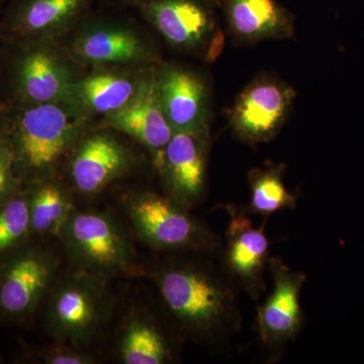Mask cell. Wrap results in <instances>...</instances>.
<instances>
[{
    "instance_id": "obj_1",
    "label": "cell",
    "mask_w": 364,
    "mask_h": 364,
    "mask_svg": "<svg viewBox=\"0 0 364 364\" xmlns=\"http://www.w3.org/2000/svg\"><path fill=\"white\" fill-rule=\"evenodd\" d=\"M152 272L163 308L184 336L210 343L235 327L234 294L210 265L173 259Z\"/></svg>"
},
{
    "instance_id": "obj_2",
    "label": "cell",
    "mask_w": 364,
    "mask_h": 364,
    "mask_svg": "<svg viewBox=\"0 0 364 364\" xmlns=\"http://www.w3.org/2000/svg\"><path fill=\"white\" fill-rule=\"evenodd\" d=\"M6 139L21 183L48 178L60 158L77 140L82 117L58 104L9 105Z\"/></svg>"
},
{
    "instance_id": "obj_3",
    "label": "cell",
    "mask_w": 364,
    "mask_h": 364,
    "mask_svg": "<svg viewBox=\"0 0 364 364\" xmlns=\"http://www.w3.org/2000/svg\"><path fill=\"white\" fill-rule=\"evenodd\" d=\"M46 330L56 343L90 350L114 317L109 279L73 269L57 279L45 299Z\"/></svg>"
},
{
    "instance_id": "obj_4",
    "label": "cell",
    "mask_w": 364,
    "mask_h": 364,
    "mask_svg": "<svg viewBox=\"0 0 364 364\" xmlns=\"http://www.w3.org/2000/svg\"><path fill=\"white\" fill-rule=\"evenodd\" d=\"M58 239L73 269L109 280L143 272L130 235L109 213L75 208Z\"/></svg>"
},
{
    "instance_id": "obj_5",
    "label": "cell",
    "mask_w": 364,
    "mask_h": 364,
    "mask_svg": "<svg viewBox=\"0 0 364 364\" xmlns=\"http://www.w3.org/2000/svg\"><path fill=\"white\" fill-rule=\"evenodd\" d=\"M30 239L0 257V316L14 322L32 317L51 291L61 264L56 248Z\"/></svg>"
},
{
    "instance_id": "obj_6",
    "label": "cell",
    "mask_w": 364,
    "mask_h": 364,
    "mask_svg": "<svg viewBox=\"0 0 364 364\" xmlns=\"http://www.w3.org/2000/svg\"><path fill=\"white\" fill-rule=\"evenodd\" d=\"M127 215L146 245L170 252H198L210 247V235L170 196L143 191L128 198Z\"/></svg>"
},
{
    "instance_id": "obj_7",
    "label": "cell",
    "mask_w": 364,
    "mask_h": 364,
    "mask_svg": "<svg viewBox=\"0 0 364 364\" xmlns=\"http://www.w3.org/2000/svg\"><path fill=\"white\" fill-rule=\"evenodd\" d=\"M11 45L7 60L9 105L62 102L72 80L70 72L45 40L31 37H4Z\"/></svg>"
},
{
    "instance_id": "obj_8",
    "label": "cell",
    "mask_w": 364,
    "mask_h": 364,
    "mask_svg": "<svg viewBox=\"0 0 364 364\" xmlns=\"http://www.w3.org/2000/svg\"><path fill=\"white\" fill-rule=\"evenodd\" d=\"M296 91L277 79L262 76L242 90L228 112L230 124L241 140L268 142L286 123Z\"/></svg>"
},
{
    "instance_id": "obj_9",
    "label": "cell",
    "mask_w": 364,
    "mask_h": 364,
    "mask_svg": "<svg viewBox=\"0 0 364 364\" xmlns=\"http://www.w3.org/2000/svg\"><path fill=\"white\" fill-rule=\"evenodd\" d=\"M107 116L109 127L133 136L152 151L157 166L173 135L163 109L158 73L141 77L129 102Z\"/></svg>"
},
{
    "instance_id": "obj_10",
    "label": "cell",
    "mask_w": 364,
    "mask_h": 364,
    "mask_svg": "<svg viewBox=\"0 0 364 364\" xmlns=\"http://www.w3.org/2000/svg\"><path fill=\"white\" fill-rule=\"evenodd\" d=\"M208 140V132H174L157 164L170 198L186 208L193 207L205 191Z\"/></svg>"
},
{
    "instance_id": "obj_11",
    "label": "cell",
    "mask_w": 364,
    "mask_h": 364,
    "mask_svg": "<svg viewBox=\"0 0 364 364\" xmlns=\"http://www.w3.org/2000/svg\"><path fill=\"white\" fill-rule=\"evenodd\" d=\"M273 289L258 310L261 339L269 346L284 344L298 334L301 326V291L306 282L303 273L289 269L282 261H269Z\"/></svg>"
},
{
    "instance_id": "obj_12",
    "label": "cell",
    "mask_w": 364,
    "mask_h": 364,
    "mask_svg": "<svg viewBox=\"0 0 364 364\" xmlns=\"http://www.w3.org/2000/svg\"><path fill=\"white\" fill-rule=\"evenodd\" d=\"M130 150L107 133L83 139L72 157L70 174L73 186L83 195H95L130 168Z\"/></svg>"
},
{
    "instance_id": "obj_13",
    "label": "cell",
    "mask_w": 364,
    "mask_h": 364,
    "mask_svg": "<svg viewBox=\"0 0 364 364\" xmlns=\"http://www.w3.org/2000/svg\"><path fill=\"white\" fill-rule=\"evenodd\" d=\"M165 117L172 131L208 132V90L193 72L166 66L158 73Z\"/></svg>"
},
{
    "instance_id": "obj_14",
    "label": "cell",
    "mask_w": 364,
    "mask_h": 364,
    "mask_svg": "<svg viewBox=\"0 0 364 364\" xmlns=\"http://www.w3.org/2000/svg\"><path fill=\"white\" fill-rule=\"evenodd\" d=\"M230 215L226 233L228 269L250 293H260L269 249L264 226L254 227L245 215L235 210H230Z\"/></svg>"
},
{
    "instance_id": "obj_15",
    "label": "cell",
    "mask_w": 364,
    "mask_h": 364,
    "mask_svg": "<svg viewBox=\"0 0 364 364\" xmlns=\"http://www.w3.org/2000/svg\"><path fill=\"white\" fill-rule=\"evenodd\" d=\"M147 11L165 40L181 49L202 47L214 31L210 14L195 0H153Z\"/></svg>"
},
{
    "instance_id": "obj_16",
    "label": "cell",
    "mask_w": 364,
    "mask_h": 364,
    "mask_svg": "<svg viewBox=\"0 0 364 364\" xmlns=\"http://www.w3.org/2000/svg\"><path fill=\"white\" fill-rule=\"evenodd\" d=\"M116 354L124 364H164L173 359L174 349L161 325L150 314L136 310L119 325Z\"/></svg>"
},
{
    "instance_id": "obj_17",
    "label": "cell",
    "mask_w": 364,
    "mask_h": 364,
    "mask_svg": "<svg viewBox=\"0 0 364 364\" xmlns=\"http://www.w3.org/2000/svg\"><path fill=\"white\" fill-rule=\"evenodd\" d=\"M139 81L116 72L93 74L69 86L65 102L75 116L105 114L117 111L129 102L138 87Z\"/></svg>"
},
{
    "instance_id": "obj_18",
    "label": "cell",
    "mask_w": 364,
    "mask_h": 364,
    "mask_svg": "<svg viewBox=\"0 0 364 364\" xmlns=\"http://www.w3.org/2000/svg\"><path fill=\"white\" fill-rule=\"evenodd\" d=\"M74 51L91 64L141 63L151 59L147 44L123 26H95L76 40Z\"/></svg>"
},
{
    "instance_id": "obj_19",
    "label": "cell",
    "mask_w": 364,
    "mask_h": 364,
    "mask_svg": "<svg viewBox=\"0 0 364 364\" xmlns=\"http://www.w3.org/2000/svg\"><path fill=\"white\" fill-rule=\"evenodd\" d=\"M228 18L232 32L244 42L294 36L291 18L275 0H229Z\"/></svg>"
},
{
    "instance_id": "obj_20",
    "label": "cell",
    "mask_w": 364,
    "mask_h": 364,
    "mask_svg": "<svg viewBox=\"0 0 364 364\" xmlns=\"http://www.w3.org/2000/svg\"><path fill=\"white\" fill-rule=\"evenodd\" d=\"M86 0H25L11 13L4 37L47 40L55 31L75 18Z\"/></svg>"
},
{
    "instance_id": "obj_21",
    "label": "cell",
    "mask_w": 364,
    "mask_h": 364,
    "mask_svg": "<svg viewBox=\"0 0 364 364\" xmlns=\"http://www.w3.org/2000/svg\"><path fill=\"white\" fill-rule=\"evenodd\" d=\"M32 236L56 237L75 210L71 196L48 178L30 182L26 189Z\"/></svg>"
},
{
    "instance_id": "obj_22",
    "label": "cell",
    "mask_w": 364,
    "mask_h": 364,
    "mask_svg": "<svg viewBox=\"0 0 364 364\" xmlns=\"http://www.w3.org/2000/svg\"><path fill=\"white\" fill-rule=\"evenodd\" d=\"M284 167L272 165L254 168L249 173L251 188L250 210L256 214L272 215L286 208H294L296 202L284 186Z\"/></svg>"
},
{
    "instance_id": "obj_23",
    "label": "cell",
    "mask_w": 364,
    "mask_h": 364,
    "mask_svg": "<svg viewBox=\"0 0 364 364\" xmlns=\"http://www.w3.org/2000/svg\"><path fill=\"white\" fill-rule=\"evenodd\" d=\"M32 237L26 189L0 203V257Z\"/></svg>"
},
{
    "instance_id": "obj_24",
    "label": "cell",
    "mask_w": 364,
    "mask_h": 364,
    "mask_svg": "<svg viewBox=\"0 0 364 364\" xmlns=\"http://www.w3.org/2000/svg\"><path fill=\"white\" fill-rule=\"evenodd\" d=\"M41 361L46 364H97L100 358L90 350L76 348L70 345L56 343L39 353Z\"/></svg>"
},
{
    "instance_id": "obj_25",
    "label": "cell",
    "mask_w": 364,
    "mask_h": 364,
    "mask_svg": "<svg viewBox=\"0 0 364 364\" xmlns=\"http://www.w3.org/2000/svg\"><path fill=\"white\" fill-rule=\"evenodd\" d=\"M21 188V182L14 171V157L6 136L0 139V203Z\"/></svg>"
},
{
    "instance_id": "obj_26",
    "label": "cell",
    "mask_w": 364,
    "mask_h": 364,
    "mask_svg": "<svg viewBox=\"0 0 364 364\" xmlns=\"http://www.w3.org/2000/svg\"><path fill=\"white\" fill-rule=\"evenodd\" d=\"M6 112H0V139L6 136Z\"/></svg>"
}]
</instances>
